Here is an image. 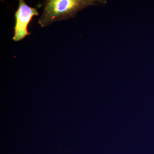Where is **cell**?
<instances>
[{
	"label": "cell",
	"mask_w": 154,
	"mask_h": 154,
	"mask_svg": "<svg viewBox=\"0 0 154 154\" xmlns=\"http://www.w3.org/2000/svg\"><path fill=\"white\" fill-rule=\"evenodd\" d=\"M106 2L102 0H47L38 23L42 27H46L56 22L74 17L87 7L105 5Z\"/></svg>",
	"instance_id": "obj_1"
},
{
	"label": "cell",
	"mask_w": 154,
	"mask_h": 154,
	"mask_svg": "<svg viewBox=\"0 0 154 154\" xmlns=\"http://www.w3.org/2000/svg\"><path fill=\"white\" fill-rule=\"evenodd\" d=\"M38 14L36 8L29 7L24 0L19 1V8L15 13L16 23L13 37L14 41H20L30 35V33L28 30V24L33 17L38 16Z\"/></svg>",
	"instance_id": "obj_2"
}]
</instances>
